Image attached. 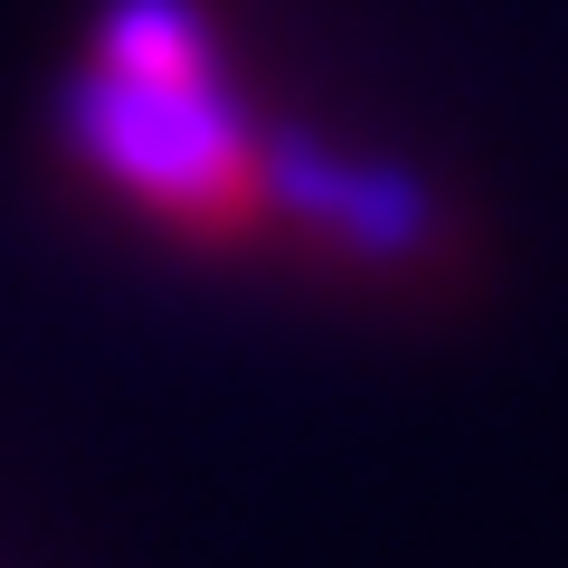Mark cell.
<instances>
[{"label": "cell", "mask_w": 568, "mask_h": 568, "mask_svg": "<svg viewBox=\"0 0 568 568\" xmlns=\"http://www.w3.org/2000/svg\"><path fill=\"white\" fill-rule=\"evenodd\" d=\"M67 133L114 190H133L152 219L190 237H237L284 190V162H265L227 95L209 85L200 29L181 0H114L95 67L67 95Z\"/></svg>", "instance_id": "1"}]
</instances>
